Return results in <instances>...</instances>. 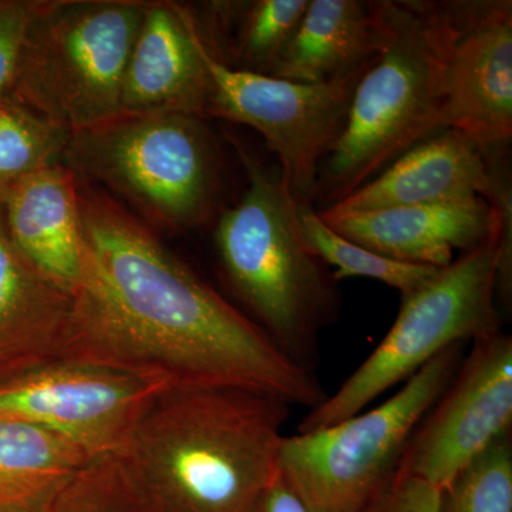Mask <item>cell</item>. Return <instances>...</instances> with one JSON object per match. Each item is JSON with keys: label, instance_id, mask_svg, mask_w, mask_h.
Returning a JSON list of instances; mask_svg holds the SVG:
<instances>
[{"label": "cell", "instance_id": "obj_8", "mask_svg": "<svg viewBox=\"0 0 512 512\" xmlns=\"http://www.w3.org/2000/svg\"><path fill=\"white\" fill-rule=\"evenodd\" d=\"M490 208L494 227L483 244L441 268L429 284L402 296L399 315L375 352L308 413L296 433L326 429L362 413L444 350L501 330L495 302L501 217Z\"/></svg>", "mask_w": 512, "mask_h": 512}, {"label": "cell", "instance_id": "obj_26", "mask_svg": "<svg viewBox=\"0 0 512 512\" xmlns=\"http://www.w3.org/2000/svg\"><path fill=\"white\" fill-rule=\"evenodd\" d=\"M440 508L439 487L397 471L363 512H440Z\"/></svg>", "mask_w": 512, "mask_h": 512}, {"label": "cell", "instance_id": "obj_22", "mask_svg": "<svg viewBox=\"0 0 512 512\" xmlns=\"http://www.w3.org/2000/svg\"><path fill=\"white\" fill-rule=\"evenodd\" d=\"M72 133L23 106L0 97V190L62 161Z\"/></svg>", "mask_w": 512, "mask_h": 512}, {"label": "cell", "instance_id": "obj_5", "mask_svg": "<svg viewBox=\"0 0 512 512\" xmlns=\"http://www.w3.org/2000/svg\"><path fill=\"white\" fill-rule=\"evenodd\" d=\"M60 163L170 231L200 228L217 208L221 157L202 117L120 114L72 134Z\"/></svg>", "mask_w": 512, "mask_h": 512}, {"label": "cell", "instance_id": "obj_3", "mask_svg": "<svg viewBox=\"0 0 512 512\" xmlns=\"http://www.w3.org/2000/svg\"><path fill=\"white\" fill-rule=\"evenodd\" d=\"M373 6L382 45L357 83L345 131L320 164L312 204L325 208L444 130V77L456 37L453 2L382 0Z\"/></svg>", "mask_w": 512, "mask_h": 512}, {"label": "cell", "instance_id": "obj_23", "mask_svg": "<svg viewBox=\"0 0 512 512\" xmlns=\"http://www.w3.org/2000/svg\"><path fill=\"white\" fill-rule=\"evenodd\" d=\"M440 512H512V433L441 490Z\"/></svg>", "mask_w": 512, "mask_h": 512}, {"label": "cell", "instance_id": "obj_6", "mask_svg": "<svg viewBox=\"0 0 512 512\" xmlns=\"http://www.w3.org/2000/svg\"><path fill=\"white\" fill-rule=\"evenodd\" d=\"M144 9L138 0H40L10 96L72 134L120 116Z\"/></svg>", "mask_w": 512, "mask_h": 512}, {"label": "cell", "instance_id": "obj_14", "mask_svg": "<svg viewBox=\"0 0 512 512\" xmlns=\"http://www.w3.org/2000/svg\"><path fill=\"white\" fill-rule=\"evenodd\" d=\"M488 190L490 168L484 151L466 134L444 128L396 158L348 197L318 212L323 217H345L447 204L485 198Z\"/></svg>", "mask_w": 512, "mask_h": 512}, {"label": "cell", "instance_id": "obj_15", "mask_svg": "<svg viewBox=\"0 0 512 512\" xmlns=\"http://www.w3.org/2000/svg\"><path fill=\"white\" fill-rule=\"evenodd\" d=\"M320 218L342 237L384 258L439 269L454 261V252L483 244L494 227L493 211L481 197Z\"/></svg>", "mask_w": 512, "mask_h": 512}, {"label": "cell", "instance_id": "obj_17", "mask_svg": "<svg viewBox=\"0 0 512 512\" xmlns=\"http://www.w3.org/2000/svg\"><path fill=\"white\" fill-rule=\"evenodd\" d=\"M10 239L55 284L72 292L82 261L79 178L52 164L0 190Z\"/></svg>", "mask_w": 512, "mask_h": 512}, {"label": "cell", "instance_id": "obj_19", "mask_svg": "<svg viewBox=\"0 0 512 512\" xmlns=\"http://www.w3.org/2000/svg\"><path fill=\"white\" fill-rule=\"evenodd\" d=\"M309 0L214 2L200 19L212 55L232 69L271 76L291 42Z\"/></svg>", "mask_w": 512, "mask_h": 512}, {"label": "cell", "instance_id": "obj_1", "mask_svg": "<svg viewBox=\"0 0 512 512\" xmlns=\"http://www.w3.org/2000/svg\"><path fill=\"white\" fill-rule=\"evenodd\" d=\"M82 261L63 362L165 386L224 387L315 409L319 380L292 363L113 195L79 180Z\"/></svg>", "mask_w": 512, "mask_h": 512}, {"label": "cell", "instance_id": "obj_2", "mask_svg": "<svg viewBox=\"0 0 512 512\" xmlns=\"http://www.w3.org/2000/svg\"><path fill=\"white\" fill-rule=\"evenodd\" d=\"M291 409L249 390L164 386L114 458L143 512H252L278 478Z\"/></svg>", "mask_w": 512, "mask_h": 512}, {"label": "cell", "instance_id": "obj_20", "mask_svg": "<svg viewBox=\"0 0 512 512\" xmlns=\"http://www.w3.org/2000/svg\"><path fill=\"white\" fill-rule=\"evenodd\" d=\"M90 458L59 434L0 419V512H47Z\"/></svg>", "mask_w": 512, "mask_h": 512}, {"label": "cell", "instance_id": "obj_16", "mask_svg": "<svg viewBox=\"0 0 512 512\" xmlns=\"http://www.w3.org/2000/svg\"><path fill=\"white\" fill-rule=\"evenodd\" d=\"M72 295L10 239L0 210V384L62 360Z\"/></svg>", "mask_w": 512, "mask_h": 512}, {"label": "cell", "instance_id": "obj_7", "mask_svg": "<svg viewBox=\"0 0 512 512\" xmlns=\"http://www.w3.org/2000/svg\"><path fill=\"white\" fill-rule=\"evenodd\" d=\"M467 343L441 352L382 406L326 429L285 436L278 476L311 512H363L399 470L414 431L439 402Z\"/></svg>", "mask_w": 512, "mask_h": 512}, {"label": "cell", "instance_id": "obj_13", "mask_svg": "<svg viewBox=\"0 0 512 512\" xmlns=\"http://www.w3.org/2000/svg\"><path fill=\"white\" fill-rule=\"evenodd\" d=\"M211 79L191 6L146 2L124 72L120 114L207 119Z\"/></svg>", "mask_w": 512, "mask_h": 512}, {"label": "cell", "instance_id": "obj_18", "mask_svg": "<svg viewBox=\"0 0 512 512\" xmlns=\"http://www.w3.org/2000/svg\"><path fill=\"white\" fill-rule=\"evenodd\" d=\"M382 45L373 2L309 0L272 77L325 83L372 62Z\"/></svg>", "mask_w": 512, "mask_h": 512}, {"label": "cell", "instance_id": "obj_25", "mask_svg": "<svg viewBox=\"0 0 512 512\" xmlns=\"http://www.w3.org/2000/svg\"><path fill=\"white\" fill-rule=\"evenodd\" d=\"M40 0H0V97L12 90L26 32Z\"/></svg>", "mask_w": 512, "mask_h": 512}, {"label": "cell", "instance_id": "obj_9", "mask_svg": "<svg viewBox=\"0 0 512 512\" xmlns=\"http://www.w3.org/2000/svg\"><path fill=\"white\" fill-rule=\"evenodd\" d=\"M200 37L211 79L207 117L258 131L278 158L293 200L312 202L320 164L345 131L357 83L375 59L340 79L298 83L232 69Z\"/></svg>", "mask_w": 512, "mask_h": 512}, {"label": "cell", "instance_id": "obj_10", "mask_svg": "<svg viewBox=\"0 0 512 512\" xmlns=\"http://www.w3.org/2000/svg\"><path fill=\"white\" fill-rule=\"evenodd\" d=\"M512 433V338L474 340L453 382L414 431L399 470L446 488L491 444Z\"/></svg>", "mask_w": 512, "mask_h": 512}, {"label": "cell", "instance_id": "obj_27", "mask_svg": "<svg viewBox=\"0 0 512 512\" xmlns=\"http://www.w3.org/2000/svg\"><path fill=\"white\" fill-rule=\"evenodd\" d=\"M252 512H311L295 494L286 487L281 478L269 487L262 500Z\"/></svg>", "mask_w": 512, "mask_h": 512}, {"label": "cell", "instance_id": "obj_12", "mask_svg": "<svg viewBox=\"0 0 512 512\" xmlns=\"http://www.w3.org/2000/svg\"><path fill=\"white\" fill-rule=\"evenodd\" d=\"M456 37L448 53L441 126L483 151L512 137V2H453Z\"/></svg>", "mask_w": 512, "mask_h": 512}, {"label": "cell", "instance_id": "obj_11", "mask_svg": "<svg viewBox=\"0 0 512 512\" xmlns=\"http://www.w3.org/2000/svg\"><path fill=\"white\" fill-rule=\"evenodd\" d=\"M164 386L104 367L59 360L0 384V419L52 431L92 458L114 454Z\"/></svg>", "mask_w": 512, "mask_h": 512}, {"label": "cell", "instance_id": "obj_21", "mask_svg": "<svg viewBox=\"0 0 512 512\" xmlns=\"http://www.w3.org/2000/svg\"><path fill=\"white\" fill-rule=\"evenodd\" d=\"M296 224L305 247L329 269L335 268L332 272L338 282L355 276L375 279L406 296L429 284L440 271L433 266L403 264L384 258L342 237L320 218L312 202H296Z\"/></svg>", "mask_w": 512, "mask_h": 512}, {"label": "cell", "instance_id": "obj_4", "mask_svg": "<svg viewBox=\"0 0 512 512\" xmlns=\"http://www.w3.org/2000/svg\"><path fill=\"white\" fill-rule=\"evenodd\" d=\"M248 187L215 222L222 275L245 315L296 366L315 375L319 338L339 318V282L308 251L296 224V201L279 168L244 147Z\"/></svg>", "mask_w": 512, "mask_h": 512}, {"label": "cell", "instance_id": "obj_24", "mask_svg": "<svg viewBox=\"0 0 512 512\" xmlns=\"http://www.w3.org/2000/svg\"><path fill=\"white\" fill-rule=\"evenodd\" d=\"M47 512H143L121 476L114 454L90 458Z\"/></svg>", "mask_w": 512, "mask_h": 512}]
</instances>
